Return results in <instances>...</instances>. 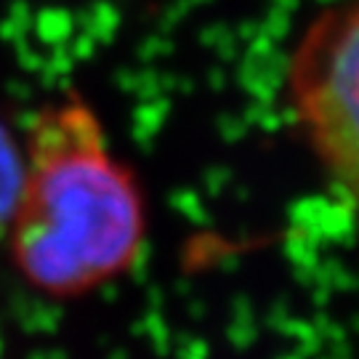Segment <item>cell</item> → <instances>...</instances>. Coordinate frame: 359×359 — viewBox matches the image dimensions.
<instances>
[{
	"label": "cell",
	"instance_id": "cell-1",
	"mask_svg": "<svg viewBox=\"0 0 359 359\" xmlns=\"http://www.w3.org/2000/svg\"><path fill=\"white\" fill-rule=\"evenodd\" d=\"M13 269L48 298H83L126 277L144 253L147 200L77 88L43 104L6 226Z\"/></svg>",
	"mask_w": 359,
	"mask_h": 359
},
{
	"label": "cell",
	"instance_id": "cell-2",
	"mask_svg": "<svg viewBox=\"0 0 359 359\" xmlns=\"http://www.w3.org/2000/svg\"><path fill=\"white\" fill-rule=\"evenodd\" d=\"M293 126L359 229V0H335L298 32L285 67Z\"/></svg>",
	"mask_w": 359,
	"mask_h": 359
},
{
	"label": "cell",
	"instance_id": "cell-3",
	"mask_svg": "<svg viewBox=\"0 0 359 359\" xmlns=\"http://www.w3.org/2000/svg\"><path fill=\"white\" fill-rule=\"evenodd\" d=\"M25 176V144L0 123V231H6Z\"/></svg>",
	"mask_w": 359,
	"mask_h": 359
}]
</instances>
